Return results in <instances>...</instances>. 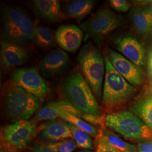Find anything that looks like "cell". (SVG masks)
Here are the masks:
<instances>
[{
  "mask_svg": "<svg viewBox=\"0 0 152 152\" xmlns=\"http://www.w3.org/2000/svg\"><path fill=\"white\" fill-rule=\"evenodd\" d=\"M60 90L65 100L84 113L103 115L91 88L79 70L76 69L66 77L60 85Z\"/></svg>",
  "mask_w": 152,
  "mask_h": 152,
  "instance_id": "cell-1",
  "label": "cell"
},
{
  "mask_svg": "<svg viewBox=\"0 0 152 152\" xmlns=\"http://www.w3.org/2000/svg\"><path fill=\"white\" fill-rule=\"evenodd\" d=\"M104 61L102 104L105 110L111 113L124 107L134 96L136 90L114 68L107 55L104 56Z\"/></svg>",
  "mask_w": 152,
  "mask_h": 152,
  "instance_id": "cell-2",
  "label": "cell"
},
{
  "mask_svg": "<svg viewBox=\"0 0 152 152\" xmlns=\"http://www.w3.org/2000/svg\"><path fill=\"white\" fill-rule=\"evenodd\" d=\"M2 39L25 46L33 41L34 24L22 9L6 6L2 11Z\"/></svg>",
  "mask_w": 152,
  "mask_h": 152,
  "instance_id": "cell-3",
  "label": "cell"
},
{
  "mask_svg": "<svg viewBox=\"0 0 152 152\" xmlns=\"http://www.w3.org/2000/svg\"><path fill=\"white\" fill-rule=\"evenodd\" d=\"M4 90V108L7 117L13 122L28 120L40 105V100L12 82Z\"/></svg>",
  "mask_w": 152,
  "mask_h": 152,
  "instance_id": "cell-4",
  "label": "cell"
},
{
  "mask_svg": "<svg viewBox=\"0 0 152 152\" xmlns=\"http://www.w3.org/2000/svg\"><path fill=\"white\" fill-rule=\"evenodd\" d=\"M77 60L82 73L95 97L99 100L102 99V86L105 66L104 57L102 53L91 43H87L80 50Z\"/></svg>",
  "mask_w": 152,
  "mask_h": 152,
  "instance_id": "cell-5",
  "label": "cell"
},
{
  "mask_svg": "<svg viewBox=\"0 0 152 152\" xmlns=\"http://www.w3.org/2000/svg\"><path fill=\"white\" fill-rule=\"evenodd\" d=\"M122 23V18L108 6L101 7L87 20L81 23L80 28L84 34L83 41L91 39L101 47L105 38L120 28Z\"/></svg>",
  "mask_w": 152,
  "mask_h": 152,
  "instance_id": "cell-6",
  "label": "cell"
},
{
  "mask_svg": "<svg viewBox=\"0 0 152 152\" xmlns=\"http://www.w3.org/2000/svg\"><path fill=\"white\" fill-rule=\"evenodd\" d=\"M105 125L130 140L147 141L152 139V131L130 111H118L107 114Z\"/></svg>",
  "mask_w": 152,
  "mask_h": 152,
  "instance_id": "cell-7",
  "label": "cell"
},
{
  "mask_svg": "<svg viewBox=\"0 0 152 152\" xmlns=\"http://www.w3.org/2000/svg\"><path fill=\"white\" fill-rule=\"evenodd\" d=\"M10 80L41 102L44 101L49 92L47 82L36 68H16L11 72Z\"/></svg>",
  "mask_w": 152,
  "mask_h": 152,
  "instance_id": "cell-8",
  "label": "cell"
},
{
  "mask_svg": "<svg viewBox=\"0 0 152 152\" xmlns=\"http://www.w3.org/2000/svg\"><path fill=\"white\" fill-rule=\"evenodd\" d=\"M37 134V126L33 121L20 120L5 126L2 136L6 144L20 151L27 147Z\"/></svg>",
  "mask_w": 152,
  "mask_h": 152,
  "instance_id": "cell-9",
  "label": "cell"
},
{
  "mask_svg": "<svg viewBox=\"0 0 152 152\" xmlns=\"http://www.w3.org/2000/svg\"><path fill=\"white\" fill-rule=\"evenodd\" d=\"M107 56L114 68L134 87L140 86L144 83L145 75L142 69L110 48L107 49Z\"/></svg>",
  "mask_w": 152,
  "mask_h": 152,
  "instance_id": "cell-10",
  "label": "cell"
},
{
  "mask_svg": "<svg viewBox=\"0 0 152 152\" xmlns=\"http://www.w3.org/2000/svg\"><path fill=\"white\" fill-rule=\"evenodd\" d=\"M1 65L9 71L27 62L30 53L25 46L2 39L1 41Z\"/></svg>",
  "mask_w": 152,
  "mask_h": 152,
  "instance_id": "cell-11",
  "label": "cell"
},
{
  "mask_svg": "<svg viewBox=\"0 0 152 152\" xmlns=\"http://www.w3.org/2000/svg\"><path fill=\"white\" fill-rule=\"evenodd\" d=\"M69 55L61 49L53 50L46 55L39 64L41 75L45 78L60 76L70 66Z\"/></svg>",
  "mask_w": 152,
  "mask_h": 152,
  "instance_id": "cell-12",
  "label": "cell"
},
{
  "mask_svg": "<svg viewBox=\"0 0 152 152\" xmlns=\"http://www.w3.org/2000/svg\"><path fill=\"white\" fill-rule=\"evenodd\" d=\"M114 47L127 59L142 69L145 63V49L136 38L122 35L113 41Z\"/></svg>",
  "mask_w": 152,
  "mask_h": 152,
  "instance_id": "cell-13",
  "label": "cell"
},
{
  "mask_svg": "<svg viewBox=\"0 0 152 152\" xmlns=\"http://www.w3.org/2000/svg\"><path fill=\"white\" fill-rule=\"evenodd\" d=\"M55 37L61 49L71 53L77 51L84 38L81 29L72 24L59 27L55 32Z\"/></svg>",
  "mask_w": 152,
  "mask_h": 152,
  "instance_id": "cell-14",
  "label": "cell"
},
{
  "mask_svg": "<svg viewBox=\"0 0 152 152\" xmlns=\"http://www.w3.org/2000/svg\"><path fill=\"white\" fill-rule=\"evenodd\" d=\"M39 137L42 142L49 144L72 137V134L68 123L59 120H50L41 126Z\"/></svg>",
  "mask_w": 152,
  "mask_h": 152,
  "instance_id": "cell-15",
  "label": "cell"
},
{
  "mask_svg": "<svg viewBox=\"0 0 152 152\" xmlns=\"http://www.w3.org/2000/svg\"><path fill=\"white\" fill-rule=\"evenodd\" d=\"M32 8L39 18L51 23L62 22L66 17L57 0H34L32 1Z\"/></svg>",
  "mask_w": 152,
  "mask_h": 152,
  "instance_id": "cell-16",
  "label": "cell"
},
{
  "mask_svg": "<svg viewBox=\"0 0 152 152\" xmlns=\"http://www.w3.org/2000/svg\"><path fill=\"white\" fill-rule=\"evenodd\" d=\"M131 20L136 32L146 35L152 29V9L148 7L132 8L130 12Z\"/></svg>",
  "mask_w": 152,
  "mask_h": 152,
  "instance_id": "cell-17",
  "label": "cell"
},
{
  "mask_svg": "<svg viewBox=\"0 0 152 152\" xmlns=\"http://www.w3.org/2000/svg\"><path fill=\"white\" fill-rule=\"evenodd\" d=\"M95 1L92 0H77L69 1L64 6V13L66 16L81 21L90 13Z\"/></svg>",
  "mask_w": 152,
  "mask_h": 152,
  "instance_id": "cell-18",
  "label": "cell"
},
{
  "mask_svg": "<svg viewBox=\"0 0 152 152\" xmlns=\"http://www.w3.org/2000/svg\"><path fill=\"white\" fill-rule=\"evenodd\" d=\"M130 110L152 131V95L136 100L131 105Z\"/></svg>",
  "mask_w": 152,
  "mask_h": 152,
  "instance_id": "cell-19",
  "label": "cell"
},
{
  "mask_svg": "<svg viewBox=\"0 0 152 152\" xmlns=\"http://www.w3.org/2000/svg\"><path fill=\"white\" fill-rule=\"evenodd\" d=\"M51 105L55 109V110L58 112L59 115V117L64 120L65 122L73 125L81 129L82 130L85 131L90 136L93 137H96L99 134V131L92 126V125L88 124L85 121L81 119L80 118L71 114L68 112H66L64 110L58 108L55 105L54 103H50Z\"/></svg>",
  "mask_w": 152,
  "mask_h": 152,
  "instance_id": "cell-20",
  "label": "cell"
},
{
  "mask_svg": "<svg viewBox=\"0 0 152 152\" xmlns=\"http://www.w3.org/2000/svg\"><path fill=\"white\" fill-rule=\"evenodd\" d=\"M98 135L121 152H137V148L134 145L124 141L112 131L105 127L104 126H102L99 131Z\"/></svg>",
  "mask_w": 152,
  "mask_h": 152,
  "instance_id": "cell-21",
  "label": "cell"
},
{
  "mask_svg": "<svg viewBox=\"0 0 152 152\" xmlns=\"http://www.w3.org/2000/svg\"><path fill=\"white\" fill-rule=\"evenodd\" d=\"M55 37L48 27L43 25L35 26L33 33V42L39 47L49 49L55 46Z\"/></svg>",
  "mask_w": 152,
  "mask_h": 152,
  "instance_id": "cell-22",
  "label": "cell"
},
{
  "mask_svg": "<svg viewBox=\"0 0 152 152\" xmlns=\"http://www.w3.org/2000/svg\"><path fill=\"white\" fill-rule=\"evenodd\" d=\"M68 125L72 132V137L76 142L77 147L81 148L82 149H94V146L93 145L92 140L86 132L73 125L69 124Z\"/></svg>",
  "mask_w": 152,
  "mask_h": 152,
  "instance_id": "cell-23",
  "label": "cell"
},
{
  "mask_svg": "<svg viewBox=\"0 0 152 152\" xmlns=\"http://www.w3.org/2000/svg\"><path fill=\"white\" fill-rule=\"evenodd\" d=\"M55 105L58 108L64 110L66 112H68L71 114L80 118L82 120L85 121L86 115L87 113H84L80 109L77 108L73 104L66 100H61L57 102H53Z\"/></svg>",
  "mask_w": 152,
  "mask_h": 152,
  "instance_id": "cell-24",
  "label": "cell"
},
{
  "mask_svg": "<svg viewBox=\"0 0 152 152\" xmlns=\"http://www.w3.org/2000/svg\"><path fill=\"white\" fill-rule=\"evenodd\" d=\"M59 115L50 103L40 109L36 114V118L38 121L56 120Z\"/></svg>",
  "mask_w": 152,
  "mask_h": 152,
  "instance_id": "cell-25",
  "label": "cell"
},
{
  "mask_svg": "<svg viewBox=\"0 0 152 152\" xmlns=\"http://www.w3.org/2000/svg\"><path fill=\"white\" fill-rule=\"evenodd\" d=\"M49 144L59 152H73L77 147L75 141L69 138Z\"/></svg>",
  "mask_w": 152,
  "mask_h": 152,
  "instance_id": "cell-26",
  "label": "cell"
},
{
  "mask_svg": "<svg viewBox=\"0 0 152 152\" xmlns=\"http://www.w3.org/2000/svg\"><path fill=\"white\" fill-rule=\"evenodd\" d=\"M94 144L96 152H121L99 135L95 137Z\"/></svg>",
  "mask_w": 152,
  "mask_h": 152,
  "instance_id": "cell-27",
  "label": "cell"
},
{
  "mask_svg": "<svg viewBox=\"0 0 152 152\" xmlns=\"http://www.w3.org/2000/svg\"><path fill=\"white\" fill-rule=\"evenodd\" d=\"M109 4L115 10L120 12H127L131 7L130 3L126 0H110Z\"/></svg>",
  "mask_w": 152,
  "mask_h": 152,
  "instance_id": "cell-28",
  "label": "cell"
},
{
  "mask_svg": "<svg viewBox=\"0 0 152 152\" xmlns=\"http://www.w3.org/2000/svg\"><path fill=\"white\" fill-rule=\"evenodd\" d=\"M32 152H59L50 144H39L34 142L33 145Z\"/></svg>",
  "mask_w": 152,
  "mask_h": 152,
  "instance_id": "cell-29",
  "label": "cell"
},
{
  "mask_svg": "<svg viewBox=\"0 0 152 152\" xmlns=\"http://www.w3.org/2000/svg\"><path fill=\"white\" fill-rule=\"evenodd\" d=\"M136 148L137 152H152V140L139 143Z\"/></svg>",
  "mask_w": 152,
  "mask_h": 152,
  "instance_id": "cell-30",
  "label": "cell"
},
{
  "mask_svg": "<svg viewBox=\"0 0 152 152\" xmlns=\"http://www.w3.org/2000/svg\"><path fill=\"white\" fill-rule=\"evenodd\" d=\"M0 152H19V150L14 147H11L9 144H3L1 145Z\"/></svg>",
  "mask_w": 152,
  "mask_h": 152,
  "instance_id": "cell-31",
  "label": "cell"
},
{
  "mask_svg": "<svg viewBox=\"0 0 152 152\" xmlns=\"http://www.w3.org/2000/svg\"><path fill=\"white\" fill-rule=\"evenodd\" d=\"M77 152H94L92 150H88V149H81Z\"/></svg>",
  "mask_w": 152,
  "mask_h": 152,
  "instance_id": "cell-32",
  "label": "cell"
},
{
  "mask_svg": "<svg viewBox=\"0 0 152 152\" xmlns=\"http://www.w3.org/2000/svg\"><path fill=\"white\" fill-rule=\"evenodd\" d=\"M149 76H150V77H151V78H152V73H150V74H149Z\"/></svg>",
  "mask_w": 152,
  "mask_h": 152,
  "instance_id": "cell-33",
  "label": "cell"
}]
</instances>
